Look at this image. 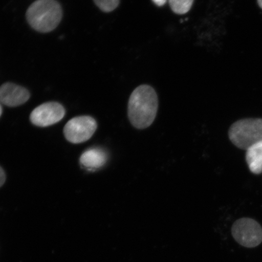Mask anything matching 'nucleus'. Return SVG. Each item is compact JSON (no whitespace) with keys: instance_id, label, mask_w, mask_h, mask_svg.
I'll use <instances>...</instances> for the list:
<instances>
[{"instance_id":"1","label":"nucleus","mask_w":262,"mask_h":262,"mask_svg":"<svg viewBox=\"0 0 262 262\" xmlns=\"http://www.w3.org/2000/svg\"><path fill=\"white\" fill-rule=\"evenodd\" d=\"M158 107V96L155 90L149 85H141L129 97L127 116L130 123L136 129L147 128L155 122Z\"/></svg>"},{"instance_id":"2","label":"nucleus","mask_w":262,"mask_h":262,"mask_svg":"<svg viewBox=\"0 0 262 262\" xmlns=\"http://www.w3.org/2000/svg\"><path fill=\"white\" fill-rule=\"evenodd\" d=\"M26 18L36 31L51 32L60 24L61 8L55 0H37L28 9Z\"/></svg>"},{"instance_id":"3","label":"nucleus","mask_w":262,"mask_h":262,"mask_svg":"<svg viewBox=\"0 0 262 262\" xmlns=\"http://www.w3.org/2000/svg\"><path fill=\"white\" fill-rule=\"evenodd\" d=\"M228 137L238 148L247 150L262 142V119H244L236 121L229 127Z\"/></svg>"},{"instance_id":"4","label":"nucleus","mask_w":262,"mask_h":262,"mask_svg":"<svg viewBox=\"0 0 262 262\" xmlns=\"http://www.w3.org/2000/svg\"><path fill=\"white\" fill-rule=\"evenodd\" d=\"M231 232L235 241L245 247H256L262 242V227L254 219H238L232 225Z\"/></svg>"},{"instance_id":"5","label":"nucleus","mask_w":262,"mask_h":262,"mask_svg":"<svg viewBox=\"0 0 262 262\" xmlns=\"http://www.w3.org/2000/svg\"><path fill=\"white\" fill-rule=\"evenodd\" d=\"M97 128V123L90 116L73 118L66 124L63 133L65 138L72 143L86 142L94 135Z\"/></svg>"},{"instance_id":"6","label":"nucleus","mask_w":262,"mask_h":262,"mask_svg":"<svg viewBox=\"0 0 262 262\" xmlns=\"http://www.w3.org/2000/svg\"><path fill=\"white\" fill-rule=\"evenodd\" d=\"M65 115L61 104L48 102L37 107L31 114L30 120L35 126L47 127L60 122Z\"/></svg>"},{"instance_id":"7","label":"nucleus","mask_w":262,"mask_h":262,"mask_svg":"<svg viewBox=\"0 0 262 262\" xmlns=\"http://www.w3.org/2000/svg\"><path fill=\"white\" fill-rule=\"evenodd\" d=\"M30 94L25 88L14 83H5L0 87V102L9 107H16L29 100Z\"/></svg>"},{"instance_id":"8","label":"nucleus","mask_w":262,"mask_h":262,"mask_svg":"<svg viewBox=\"0 0 262 262\" xmlns=\"http://www.w3.org/2000/svg\"><path fill=\"white\" fill-rule=\"evenodd\" d=\"M107 155L105 150L94 147L86 150L80 157V163L83 168L87 170L98 169L105 165Z\"/></svg>"},{"instance_id":"9","label":"nucleus","mask_w":262,"mask_h":262,"mask_svg":"<svg viewBox=\"0 0 262 262\" xmlns=\"http://www.w3.org/2000/svg\"><path fill=\"white\" fill-rule=\"evenodd\" d=\"M245 160L250 171L255 175L262 172V142L246 150Z\"/></svg>"},{"instance_id":"10","label":"nucleus","mask_w":262,"mask_h":262,"mask_svg":"<svg viewBox=\"0 0 262 262\" xmlns=\"http://www.w3.org/2000/svg\"><path fill=\"white\" fill-rule=\"evenodd\" d=\"M194 0H169L170 7L177 14H186L191 9Z\"/></svg>"},{"instance_id":"11","label":"nucleus","mask_w":262,"mask_h":262,"mask_svg":"<svg viewBox=\"0 0 262 262\" xmlns=\"http://www.w3.org/2000/svg\"><path fill=\"white\" fill-rule=\"evenodd\" d=\"M96 5L101 11L110 12L116 9L119 5L120 0H94Z\"/></svg>"},{"instance_id":"12","label":"nucleus","mask_w":262,"mask_h":262,"mask_svg":"<svg viewBox=\"0 0 262 262\" xmlns=\"http://www.w3.org/2000/svg\"><path fill=\"white\" fill-rule=\"evenodd\" d=\"M6 181V175L5 172L3 171L2 167H0V187L4 185Z\"/></svg>"},{"instance_id":"13","label":"nucleus","mask_w":262,"mask_h":262,"mask_svg":"<svg viewBox=\"0 0 262 262\" xmlns=\"http://www.w3.org/2000/svg\"><path fill=\"white\" fill-rule=\"evenodd\" d=\"M153 2L158 6H163L166 3L167 0H152Z\"/></svg>"},{"instance_id":"14","label":"nucleus","mask_w":262,"mask_h":262,"mask_svg":"<svg viewBox=\"0 0 262 262\" xmlns=\"http://www.w3.org/2000/svg\"><path fill=\"white\" fill-rule=\"evenodd\" d=\"M257 3L259 7L262 9V0H257Z\"/></svg>"},{"instance_id":"15","label":"nucleus","mask_w":262,"mask_h":262,"mask_svg":"<svg viewBox=\"0 0 262 262\" xmlns=\"http://www.w3.org/2000/svg\"><path fill=\"white\" fill-rule=\"evenodd\" d=\"M2 111H3L2 107L1 106V104H0V117H1V116H2Z\"/></svg>"}]
</instances>
